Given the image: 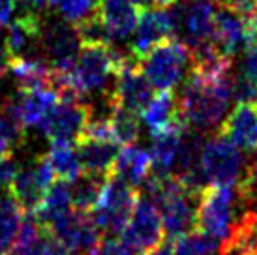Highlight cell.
Instances as JSON below:
<instances>
[{"label": "cell", "mask_w": 257, "mask_h": 255, "mask_svg": "<svg viewBox=\"0 0 257 255\" xmlns=\"http://www.w3.org/2000/svg\"><path fill=\"white\" fill-rule=\"evenodd\" d=\"M70 210H73L70 184L62 182V180H55V184L51 186L47 193L43 195L40 206L34 210V216L42 225L47 227L53 221H57L58 218H62L64 214H68Z\"/></svg>", "instance_id": "603a6c76"}, {"label": "cell", "mask_w": 257, "mask_h": 255, "mask_svg": "<svg viewBox=\"0 0 257 255\" xmlns=\"http://www.w3.org/2000/svg\"><path fill=\"white\" fill-rule=\"evenodd\" d=\"M79 145V160L83 173L107 178L114 173V163L118 156V145L113 141H96V139H81Z\"/></svg>", "instance_id": "ac0fdd59"}, {"label": "cell", "mask_w": 257, "mask_h": 255, "mask_svg": "<svg viewBox=\"0 0 257 255\" xmlns=\"http://www.w3.org/2000/svg\"><path fill=\"white\" fill-rule=\"evenodd\" d=\"M238 188L242 191L246 203L250 206H257V152L246 165L242 180L238 182Z\"/></svg>", "instance_id": "f546056e"}, {"label": "cell", "mask_w": 257, "mask_h": 255, "mask_svg": "<svg viewBox=\"0 0 257 255\" xmlns=\"http://www.w3.org/2000/svg\"><path fill=\"white\" fill-rule=\"evenodd\" d=\"M8 158H12V149L0 139V162H2V160H8Z\"/></svg>", "instance_id": "74e56055"}, {"label": "cell", "mask_w": 257, "mask_h": 255, "mask_svg": "<svg viewBox=\"0 0 257 255\" xmlns=\"http://www.w3.org/2000/svg\"><path fill=\"white\" fill-rule=\"evenodd\" d=\"M114 175L124 178L134 188H141L147 178L152 175V156L141 147L126 145L118 150L116 163H114Z\"/></svg>", "instance_id": "d6986e66"}, {"label": "cell", "mask_w": 257, "mask_h": 255, "mask_svg": "<svg viewBox=\"0 0 257 255\" xmlns=\"http://www.w3.org/2000/svg\"><path fill=\"white\" fill-rule=\"evenodd\" d=\"M201 169L208 186H236L242 180V171H246V167L240 149L218 132L203 145Z\"/></svg>", "instance_id": "5b68a950"}, {"label": "cell", "mask_w": 257, "mask_h": 255, "mask_svg": "<svg viewBox=\"0 0 257 255\" xmlns=\"http://www.w3.org/2000/svg\"><path fill=\"white\" fill-rule=\"evenodd\" d=\"M137 64L158 92L173 90L184 77V70L190 64V51L180 40L173 38L156 45Z\"/></svg>", "instance_id": "277c9868"}, {"label": "cell", "mask_w": 257, "mask_h": 255, "mask_svg": "<svg viewBox=\"0 0 257 255\" xmlns=\"http://www.w3.org/2000/svg\"><path fill=\"white\" fill-rule=\"evenodd\" d=\"M255 21H257V12H255Z\"/></svg>", "instance_id": "60d3db41"}, {"label": "cell", "mask_w": 257, "mask_h": 255, "mask_svg": "<svg viewBox=\"0 0 257 255\" xmlns=\"http://www.w3.org/2000/svg\"><path fill=\"white\" fill-rule=\"evenodd\" d=\"M120 236L137 255L150 251V249L158 248L160 244H164L165 233L162 216H160L156 203L149 195L139 191L136 208H134L132 218Z\"/></svg>", "instance_id": "52a82bcc"}, {"label": "cell", "mask_w": 257, "mask_h": 255, "mask_svg": "<svg viewBox=\"0 0 257 255\" xmlns=\"http://www.w3.org/2000/svg\"><path fill=\"white\" fill-rule=\"evenodd\" d=\"M179 0H152V6L154 8H169L173 4H177Z\"/></svg>", "instance_id": "f35d334b"}, {"label": "cell", "mask_w": 257, "mask_h": 255, "mask_svg": "<svg viewBox=\"0 0 257 255\" xmlns=\"http://www.w3.org/2000/svg\"><path fill=\"white\" fill-rule=\"evenodd\" d=\"M141 255H175V251H173V242H169V244H160L158 248L145 251Z\"/></svg>", "instance_id": "8d00e7d4"}, {"label": "cell", "mask_w": 257, "mask_h": 255, "mask_svg": "<svg viewBox=\"0 0 257 255\" xmlns=\"http://www.w3.org/2000/svg\"><path fill=\"white\" fill-rule=\"evenodd\" d=\"M51 10L73 27H81L96 17L98 0H51Z\"/></svg>", "instance_id": "f1b7e54d"}, {"label": "cell", "mask_w": 257, "mask_h": 255, "mask_svg": "<svg viewBox=\"0 0 257 255\" xmlns=\"http://www.w3.org/2000/svg\"><path fill=\"white\" fill-rule=\"evenodd\" d=\"M109 122H111V130H113V139L118 147H126V145H134L139 137V114L132 113L128 109L120 105H113L109 103Z\"/></svg>", "instance_id": "83f0119b"}, {"label": "cell", "mask_w": 257, "mask_h": 255, "mask_svg": "<svg viewBox=\"0 0 257 255\" xmlns=\"http://www.w3.org/2000/svg\"><path fill=\"white\" fill-rule=\"evenodd\" d=\"M221 244L223 242L216 236L195 227L190 233L173 240V251L175 255H220Z\"/></svg>", "instance_id": "484cf974"}, {"label": "cell", "mask_w": 257, "mask_h": 255, "mask_svg": "<svg viewBox=\"0 0 257 255\" xmlns=\"http://www.w3.org/2000/svg\"><path fill=\"white\" fill-rule=\"evenodd\" d=\"M47 229L64 244L72 255H90L103 236L94 223L92 216L79 212L75 208L47 225Z\"/></svg>", "instance_id": "7c38bea8"}, {"label": "cell", "mask_w": 257, "mask_h": 255, "mask_svg": "<svg viewBox=\"0 0 257 255\" xmlns=\"http://www.w3.org/2000/svg\"><path fill=\"white\" fill-rule=\"evenodd\" d=\"M216 4H220L221 8H229L240 15H248V17H255L257 12V0H216Z\"/></svg>", "instance_id": "1f68e13d"}, {"label": "cell", "mask_w": 257, "mask_h": 255, "mask_svg": "<svg viewBox=\"0 0 257 255\" xmlns=\"http://www.w3.org/2000/svg\"><path fill=\"white\" fill-rule=\"evenodd\" d=\"M218 132L240 150H257V101H238L223 118Z\"/></svg>", "instance_id": "2e32d148"}, {"label": "cell", "mask_w": 257, "mask_h": 255, "mask_svg": "<svg viewBox=\"0 0 257 255\" xmlns=\"http://www.w3.org/2000/svg\"><path fill=\"white\" fill-rule=\"evenodd\" d=\"M25 120L21 114L19 98L8 96L0 101V139L14 150L25 139Z\"/></svg>", "instance_id": "cb8c5ba5"}, {"label": "cell", "mask_w": 257, "mask_h": 255, "mask_svg": "<svg viewBox=\"0 0 257 255\" xmlns=\"http://www.w3.org/2000/svg\"><path fill=\"white\" fill-rule=\"evenodd\" d=\"M23 208L12 195L10 188H0V255L12 251L23 221Z\"/></svg>", "instance_id": "7402d4cb"}, {"label": "cell", "mask_w": 257, "mask_h": 255, "mask_svg": "<svg viewBox=\"0 0 257 255\" xmlns=\"http://www.w3.org/2000/svg\"><path fill=\"white\" fill-rule=\"evenodd\" d=\"M90 255H137L134 249L130 248L122 236H101L98 246Z\"/></svg>", "instance_id": "4dcf8cb0"}, {"label": "cell", "mask_w": 257, "mask_h": 255, "mask_svg": "<svg viewBox=\"0 0 257 255\" xmlns=\"http://www.w3.org/2000/svg\"><path fill=\"white\" fill-rule=\"evenodd\" d=\"M250 205L236 186L210 184L199 193L197 205V229L227 242Z\"/></svg>", "instance_id": "7a4b0ae2"}, {"label": "cell", "mask_w": 257, "mask_h": 255, "mask_svg": "<svg viewBox=\"0 0 257 255\" xmlns=\"http://www.w3.org/2000/svg\"><path fill=\"white\" fill-rule=\"evenodd\" d=\"M242 75L250 83L257 86V43L244 51V68Z\"/></svg>", "instance_id": "d6a6232c"}, {"label": "cell", "mask_w": 257, "mask_h": 255, "mask_svg": "<svg viewBox=\"0 0 257 255\" xmlns=\"http://www.w3.org/2000/svg\"><path fill=\"white\" fill-rule=\"evenodd\" d=\"M55 180L57 177H55L49 158L38 156L32 163L17 169L10 190L15 201L23 208V212H34L47 190L55 184Z\"/></svg>", "instance_id": "30bf717a"}, {"label": "cell", "mask_w": 257, "mask_h": 255, "mask_svg": "<svg viewBox=\"0 0 257 255\" xmlns=\"http://www.w3.org/2000/svg\"><path fill=\"white\" fill-rule=\"evenodd\" d=\"M212 43L223 57L235 58L238 51H246L257 43L255 17L240 15L229 8H220L214 17Z\"/></svg>", "instance_id": "9c48e42d"}, {"label": "cell", "mask_w": 257, "mask_h": 255, "mask_svg": "<svg viewBox=\"0 0 257 255\" xmlns=\"http://www.w3.org/2000/svg\"><path fill=\"white\" fill-rule=\"evenodd\" d=\"M92 109L79 99H60L40 126L51 145H77L85 134Z\"/></svg>", "instance_id": "ba28073f"}, {"label": "cell", "mask_w": 257, "mask_h": 255, "mask_svg": "<svg viewBox=\"0 0 257 255\" xmlns=\"http://www.w3.org/2000/svg\"><path fill=\"white\" fill-rule=\"evenodd\" d=\"M145 126L150 130V134L156 135L164 132L173 124L182 120L179 107V96H175L173 90H164L156 98L150 99V103L143 109L141 113Z\"/></svg>", "instance_id": "ffe728a7"}, {"label": "cell", "mask_w": 257, "mask_h": 255, "mask_svg": "<svg viewBox=\"0 0 257 255\" xmlns=\"http://www.w3.org/2000/svg\"><path fill=\"white\" fill-rule=\"evenodd\" d=\"M15 173H17V165L12 162V158L2 160L0 162V188H10Z\"/></svg>", "instance_id": "836d02e7"}, {"label": "cell", "mask_w": 257, "mask_h": 255, "mask_svg": "<svg viewBox=\"0 0 257 255\" xmlns=\"http://www.w3.org/2000/svg\"><path fill=\"white\" fill-rule=\"evenodd\" d=\"M17 0H0V29H6L14 21Z\"/></svg>", "instance_id": "e575fe53"}, {"label": "cell", "mask_w": 257, "mask_h": 255, "mask_svg": "<svg viewBox=\"0 0 257 255\" xmlns=\"http://www.w3.org/2000/svg\"><path fill=\"white\" fill-rule=\"evenodd\" d=\"M57 180L72 184L75 178L83 175L79 152L73 149V145H53L51 152L47 154Z\"/></svg>", "instance_id": "4316f807"}, {"label": "cell", "mask_w": 257, "mask_h": 255, "mask_svg": "<svg viewBox=\"0 0 257 255\" xmlns=\"http://www.w3.org/2000/svg\"><path fill=\"white\" fill-rule=\"evenodd\" d=\"M10 62H12V53L8 47L6 30L0 29V73L10 70Z\"/></svg>", "instance_id": "d590c367"}, {"label": "cell", "mask_w": 257, "mask_h": 255, "mask_svg": "<svg viewBox=\"0 0 257 255\" xmlns=\"http://www.w3.org/2000/svg\"><path fill=\"white\" fill-rule=\"evenodd\" d=\"M14 255H72L62 242L42 225L34 212H25L17 238L12 248Z\"/></svg>", "instance_id": "5bb4252c"}, {"label": "cell", "mask_w": 257, "mask_h": 255, "mask_svg": "<svg viewBox=\"0 0 257 255\" xmlns=\"http://www.w3.org/2000/svg\"><path fill=\"white\" fill-rule=\"evenodd\" d=\"M132 2H134V4H137L141 10H143V8H149L150 4H152V0H132Z\"/></svg>", "instance_id": "ab89813d"}, {"label": "cell", "mask_w": 257, "mask_h": 255, "mask_svg": "<svg viewBox=\"0 0 257 255\" xmlns=\"http://www.w3.org/2000/svg\"><path fill=\"white\" fill-rule=\"evenodd\" d=\"M233 79L231 70L203 73L190 68L184 90L179 96L180 116L186 126L203 135L218 132L233 98Z\"/></svg>", "instance_id": "6da1fadb"}, {"label": "cell", "mask_w": 257, "mask_h": 255, "mask_svg": "<svg viewBox=\"0 0 257 255\" xmlns=\"http://www.w3.org/2000/svg\"><path fill=\"white\" fill-rule=\"evenodd\" d=\"M40 40L43 55L53 70L60 73L72 70L83 47V38L79 34L77 27L60 17L43 15Z\"/></svg>", "instance_id": "8992f818"}, {"label": "cell", "mask_w": 257, "mask_h": 255, "mask_svg": "<svg viewBox=\"0 0 257 255\" xmlns=\"http://www.w3.org/2000/svg\"><path fill=\"white\" fill-rule=\"evenodd\" d=\"M105 180L107 178L96 177V175H86V173H83L79 178H75L70 184L73 208L79 210V212H92L94 206L98 205V201H100Z\"/></svg>", "instance_id": "d4e9b609"}, {"label": "cell", "mask_w": 257, "mask_h": 255, "mask_svg": "<svg viewBox=\"0 0 257 255\" xmlns=\"http://www.w3.org/2000/svg\"><path fill=\"white\" fill-rule=\"evenodd\" d=\"M186 122L180 120L173 124L160 134L152 135V149H150V156H152V175L158 177H167L173 173L177 156H179L180 145H182V137L186 132Z\"/></svg>", "instance_id": "e0dca14e"}, {"label": "cell", "mask_w": 257, "mask_h": 255, "mask_svg": "<svg viewBox=\"0 0 257 255\" xmlns=\"http://www.w3.org/2000/svg\"><path fill=\"white\" fill-rule=\"evenodd\" d=\"M139 199V190L128 184L118 175H111L105 180L98 205L90 212L96 227L103 236H118L124 233L132 212Z\"/></svg>", "instance_id": "3957f363"}, {"label": "cell", "mask_w": 257, "mask_h": 255, "mask_svg": "<svg viewBox=\"0 0 257 255\" xmlns=\"http://www.w3.org/2000/svg\"><path fill=\"white\" fill-rule=\"evenodd\" d=\"M255 255H257V248H255Z\"/></svg>", "instance_id": "b9f144b4"}, {"label": "cell", "mask_w": 257, "mask_h": 255, "mask_svg": "<svg viewBox=\"0 0 257 255\" xmlns=\"http://www.w3.org/2000/svg\"><path fill=\"white\" fill-rule=\"evenodd\" d=\"M175 27H173L171 14L167 8H143L139 15V23L134 32L132 42V57L139 60L156 45L173 40Z\"/></svg>", "instance_id": "4fadbf2b"}, {"label": "cell", "mask_w": 257, "mask_h": 255, "mask_svg": "<svg viewBox=\"0 0 257 255\" xmlns=\"http://www.w3.org/2000/svg\"><path fill=\"white\" fill-rule=\"evenodd\" d=\"M58 101H60V96L53 88L21 90L19 92V103H21V114L25 124L40 128Z\"/></svg>", "instance_id": "44dd1931"}, {"label": "cell", "mask_w": 257, "mask_h": 255, "mask_svg": "<svg viewBox=\"0 0 257 255\" xmlns=\"http://www.w3.org/2000/svg\"><path fill=\"white\" fill-rule=\"evenodd\" d=\"M141 8L132 0H98L96 19L107 32L111 42H120L137 29Z\"/></svg>", "instance_id": "9a60e30c"}, {"label": "cell", "mask_w": 257, "mask_h": 255, "mask_svg": "<svg viewBox=\"0 0 257 255\" xmlns=\"http://www.w3.org/2000/svg\"><path fill=\"white\" fill-rule=\"evenodd\" d=\"M152 90L154 86L150 85V81L139 68L136 58L130 55L122 70L114 77L113 90L109 94V103L120 105L132 113L141 114L152 99Z\"/></svg>", "instance_id": "8fae6325"}]
</instances>
